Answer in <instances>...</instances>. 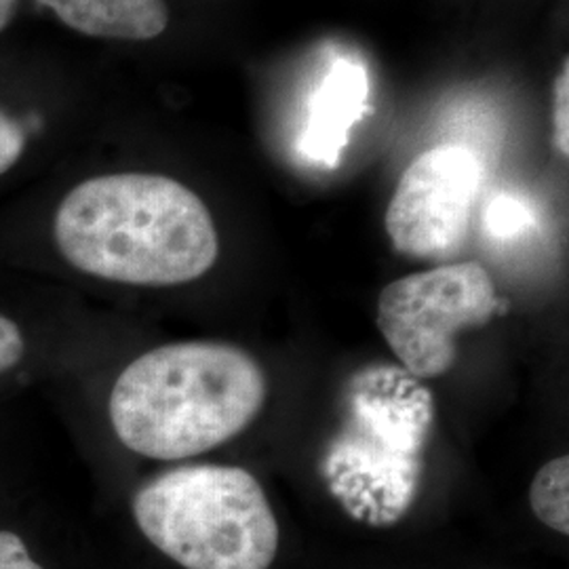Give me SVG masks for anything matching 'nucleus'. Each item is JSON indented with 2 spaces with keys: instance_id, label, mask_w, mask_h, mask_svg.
<instances>
[{
  "instance_id": "1",
  "label": "nucleus",
  "mask_w": 569,
  "mask_h": 569,
  "mask_svg": "<svg viewBox=\"0 0 569 569\" xmlns=\"http://www.w3.org/2000/svg\"><path fill=\"white\" fill-rule=\"evenodd\" d=\"M53 237L68 264L112 283H190L220 256V237L201 197L157 173L79 183L58 207Z\"/></svg>"
},
{
  "instance_id": "5",
  "label": "nucleus",
  "mask_w": 569,
  "mask_h": 569,
  "mask_svg": "<svg viewBox=\"0 0 569 569\" xmlns=\"http://www.w3.org/2000/svg\"><path fill=\"white\" fill-rule=\"evenodd\" d=\"M483 169L472 150L435 146L407 164L387 209L392 247L418 260L448 258L467 239Z\"/></svg>"
},
{
  "instance_id": "7",
  "label": "nucleus",
  "mask_w": 569,
  "mask_h": 569,
  "mask_svg": "<svg viewBox=\"0 0 569 569\" xmlns=\"http://www.w3.org/2000/svg\"><path fill=\"white\" fill-rule=\"evenodd\" d=\"M367 81L357 63L338 61L312 102V119L306 129V152L326 163H336L346 133L361 117Z\"/></svg>"
},
{
  "instance_id": "11",
  "label": "nucleus",
  "mask_w": 569,
  "mask_h": 569,
  "mask_svg": "<svg viewBox=\"0 0 569 569\" xmlns=\"http://www.w3.org/2000/svg\"><path fill=\"white\" fill-rule=\"evenodd\" d=\"M0 569H44L37 563L18 533L0 529Z\"/></svg>"
},
{
  "instance_id": "9",
  "label": "nucleus",
  "mask_w": 569,
  "mask_h": 569,
  "mask_svg": "<svg viewBox=\"0 0 569 569\" xmlns=\"http://www.w3.org/2000/svg\"><path fill=\"white\" fill-rule=\"evenodd\" d=\"M552 142L561 157L569 154V61H563L552 84Z\"/></svg>"
},
{
  "instance_id": "4",
  "label": "nucleus",
  "mask_w": 569,
  "mask_h": 569,
  "mask_svg": "<svg viewBox=\"0 0 569 569\" xmlns=\"http://www.w3.org/2000/svg\"><path fill=\"white\" fill-rule=\"evenodd\" d=\"M498 293L477 262L437 266L387 284L376 326L390 350L418 378H439L456 361V336L488 326Z\"/></svg>"
},
{
  "instance_id": "14",
  "label": "nucleus",
  "mask_w": 569,
  "mask_h": 569,
  "mask_svg": "<svg viewBox=\"0 0 569 569\" xmlns=\"http://www.w3.org/2000/svg\"><path fill=\"white\" fill-rule=\"evenodd\" d=\"M16 7H18V0H0V32L13 20Z\"/></svg>"
},
{
  "instance_id": "6",
  "label": "nucleus",
  "mask_w": 569,
  "mask_h": 569,
  "mask_svg": "<svg viewBox=\"0 0 569 569\" xmlns=\"http://www.w3.org/2000/svg\"><path fill=\"white\" fill-rule=\"evenodd\" d=\"M68 28L93 39L152 41L169 26L164 0H37Z\"/></svg>"
},
{
  "instance_id": "12",
  "label": "nucleus",
  "mask_w": 569,
  "mask_h": 569,
  "mask_svg": "<svg viewBox=\"0 0 569 569\" xmlns=\"http://www.w3.org/2000/svg\"><path fill=\"white\" fill-rule=\"evenodd\" d=\"M526 209L512 199H500L498 203H491L488 213V224L496 234L507 237L517 232L521 226L526 224Z\"/></svg>"
},
{
  "instance_id": "2",
  "label": "nucleus",
  "mask_w": 569,
  "mask_h": 569,
  "mask_svg": "<svg viewBox=\"0 0 569 569\" xmlns=\"http://www.w3.org/2000/svg\"><path fill=\"white\" fill-rule=\"evenodd\" d=\"M264 401V371L244 350L222 342H178L122 369L108 413L119 441L133 453L183 460L237 437Z\"/></svg>"
},
{
  "instance_id": "3",
  "label": "nucleus",
  "mask_w": 569,
  "mask_h": 569,
  "mask_svg": "<svg viewBox=\"0 0 569 569\" xmlns=\"http://www.w3.org/2000/svg\"><path fill=\"white\" fill-rule=\"evenodd\" d=\"M133 517L148 542L183 569H268L279 550L277 517L244 468L169 470L138 489Z\"/></svg>"
},
{
  "instance_id": "13",
  "label": "nucleus",
  "mask_w": 569,
  "mask_h": 569,
  "mask_svg": "<svg viewBox=\"0 0 569 569\" xmlns=\"http://www.w3.org/2000/svg\"><path fill=\"white\" fill-rule=\"evenodd\" d=\"M23 336L20 327L0 315V373L18 366L23 357Z\"/></svg>"
},
{
  "instance_id": "10",
  "label": "nucleus",
  "mask_w": 569,
  "mask_h": 569,
  "mask_svg": "<svg viewBox=\"0 0 569 569\" xmlns=\"http://www.w3.org/2000/svg\"><path fill=\"white\" fill-rule=\"evenodd\" d=\"M23 148H26V133L20 122L0 110V176L7 173L20 161Z\"/></svg>"
},
{
  "instance_id": "8",
  "label": "nucleus",
  "mask_w": 569,
  "mask_h": 569,
  "mask_svg": "<svg viewBox=\"0 0 569 569\" xmlns=\"http://www.w3.org/2000/svg\"><path fill=\"white\" fill-rule=\"evenodd\" d=\"M529 507L536 519L557 531L569 533V458L561 456L540 468L529 488Z\"/></svg>"
}]
</instances>
